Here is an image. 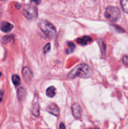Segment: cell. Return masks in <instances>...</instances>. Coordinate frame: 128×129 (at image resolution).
<instances>
[{"mask_svg":"<svg viewBox=\"0 0 128 129\" xmlns=\"http://www.w3.org/2000/svg\"><path fill=\"white\" fill-rule=\"evenodd\" d=\"M2 100H3V98H2V97L1 96H0V102H1V101H2Z\"/></svg>","mask_w":128,"mask_h":129,"instance_id":"obj_23","label":"cell"},{"mask_svg":"<svg viewBox=\"0 0 128 129\" xmlns=\"http://www.w3.org/2000/svg\"><path fill=\"white\" fill-rule=\"evenodd\" d=\"M60 129H66L65 125H64V123H62V122L60 123Z\"/></svg>","mask_w":128,"mask_h":129,"instance_id":"obj_21","label":"cell"},{"mask_svg":"<svg viewBox=\"0 0 128 129\" xmlns=\"http://www.w3.org/2000/svg\"><path fill=\"white\" fill-rule=\"evenodd\" d=\"M50 49H51V45L50 43H48L46 45L43 47V52L44 54H46L50 51Z\"/></svg>","mask_w":128,"mask_h":129,"instance_id":"obj_18","label":"cell"},{"mask_svg":"<svg viewBox=\"0 0 128 129\" xmlns=\"http://www.w3.org/2000/svg\"><path fill=\"white\" fill-rule=\"evenodd\" d=\"M12 81L13 83L15 86H18L21 84V80L20 78L18 75H13L12 76Z\"/></svg>","mask_w":128,"mask_h":129,"instance_id":"obj_14","label":"cell"},{"mask_svg":"<svg viewBox=\"0 0 128 129\" xmlns=\"http://www.w3.org/2000/svg\"><path fill=\"white\" fill-rule=\"evenodd\" d=\"M1 75H2V73H0V77L1 76Z\"/></svg>","mask_w":128,"mask_h":129,"instance_id":"obj_25","label":"cell"},{"mask_svg":"<svg viewBox=\"0 0 128 129\" xmlns=\"http://www.w3.org/2000/svg\"><path fill=\"white\" fill-rule=\"evenodd\" d=\"M120 5L123 11L128 14V0H120Z\"/></svg>","mask_w":128,"mask_h":129,"instance_id":"obj_13","label":"cell"},{"mask_svg":"<svg viewBox=\"0 0 128 129\" xmlns=\"http://www.w3.org/2000/svg\"><path fill=\"white\" fill-rule=\"evenodd\" d=\"M23 78H25V81L28 83L31 81V78H32V74H31V72L30 71V69H29L28 67H25V68L23 69Z\"/></svg>","mask_w":128,"mask_h":129,"instance_id":"obj_7","label":"cell"},{"mask_svg":"<svg viewBox=\"0 0 128 129\" xmlns=\"http://www.w3.org/2000/svg\"><path fill=\"white\" fill-rule=\"evenodd\" d=\"M68 47H69V49H67L66 53L67 54H70V53L73 52L74 50H75V45L74 43L72 42H69L68 43Z\"/></svg>","mask_w":128,"mask_h":129,"instance_id":"obj_16","label":"cell"},{"mask_svg":"<svg viewBox=\"0 0 128 129\" xmlns=\"http://www.w3.org/2000/svg\"><path fill=\"white\" fill-rule=\"evenodd\" d=\"M98 43H99V47L100 48V50H101L102 54L103 55H105V44H104V42H103V40L102 39L98 40Z\"/></svg>","mask_w":128,"mask_h":129,"instance_id":"obj_15","label":"cell"},{"mask_svg":"<svg viewBox=\"0 0 128 129\" xmlns=\"http://www.w3.org/2000/svg\"><path fill=\"white\" fill-rule=\"evenodd\" d=\"M122 62L124 65L127 66H128V56L124 55L122 57Z\"/></svg>","mask_w":128,"mask_h":129,"instance_id":"obj_20","label":"cell"},{"mask_svg":"<svg viewBox=\"0 0 128 129\" xmlns=\"http://www.w3.org/2000/svg\"><path fill=\"white\" fill-rule=\"evenodd\" d=\"M105 18L112 22L117 21L120 16V12L119 8L114 6H109L106 8L104 13Z\"/></svg>","mask_w":128,"mask_h":129,"instance_id":"obj_3","label":"cell"},{"mask_svg":"<svg viewBox=\"0 0 128 129\" xmlns=\"http://www.w3.org/2000/svg\"><path fill=\"white\" fill-rule=\"evenodd\" d=\"M92 41V39L89 36H84L77 39V42L82 45H85Z\"/></svg>","mask_w":128,"mask_h":129,"instance_id":"obj_9","label":"cell"},{"mask_svg":"<svg viewBox=\"0 0 128 129\" xmlns=\"http://www.w3.org/2000/svg\"><path fill=\"white\" fill-rule=\"evenodd\" d=\"M72 112L73 115L76 118H80L81 117L82 110L79 103H75L73 104L72 107Z\"/></svg>","mask_w":128,"mask_h":129,"instance_id":"obj_5","label":"cell"},{"mask_svg":"<svg viewBox=\"0 0 128 129\" xmlns=\"http://www.w3.org/2000/svg\"><path fill=\"white\" fill-rule=\"evenodd\" d=\"M32 1H33L34 2H35V3L37 4V5H39V4L40 3V1H41V0H32Z\"/></svg>","mask_w":128,"mask_h":129,"instance_id":"obj_22","label":"cell"},{"mask_svg":"<svg viewBox=\"0 0 128 129\" xmlns=\"http://www.w3.org/2000/svg\"><path fill=\"white\" fill-rule=\"evenodd\" d=\"M92 75V71L87 64H82L77 66L68 74V78L73 79L77 77L82 78H89Z\"/></svg>","mask_w":128,"mask_h":129,"instance_id":"obj_1","label":"cell"},{"mask_svg":"<svg viewBox=\"0 0 128 129\" xmlns=\"http://www.w3.org/2000/svg\"><path fill=\"white\" fill-rule=\"evenodd\" d=\"M39 27L48 38L53 39L55 37L56 35V28L51 23L46 20H43L39 23Z\"/></svg>","mask_w":128,"mask_h":129,"instance_id":"obj_2","label":"cell"},{"mask_svg":"<svg viewBox=\"0 0 128 129\" xmlns=\"http://www.w3.org/2000/svg\"><path fill=\"white\" fill-rule=\"evenodd\" d=\"M46 94L47 96L50 97V98H53V97L55 96V94H56V89H55V87L50 86L48 88H47Z\"/></svg>","mask_w":128,"mask_h":129,"instance_id":"obj_11","label":"cell"},{"mask_svg":"<svg viewBox=\"0 0 128 129\" xmlns=\"http://www.w3.org/2000/svg\"><path fill=\"white\" fill-rule=\"evenodd\" d=\"M32 113L36 117H39L40 115V106L38 104H35L33 106Z\"/></svg>","mask_w":128,"mask_h":129,"instance_id":"obj_12","label":"cell"},{"mask_svg":"<svg viewBox=\"0 0 128 129\" xmlns=\"http://www.w3.org/2000/svg\"><path fill=\"white\" fill-rule=\"evenodd\" d=\"M26 95V91L23 87L19 88L17 91V97L18 99L20 101H22L25 99V96Z\"/></svg>","mask_w":128,"mask_h":129,"instance_id":"obj_10","label":"cell"},{"mask_svg":"<svg viewBox=\"0 0 128 129\" xmlns=\"http://www.w3.org/2000/svg\"><path fill=\"white\" fill-rule=\"evenodd\" d=\"M13 28V25L6 21H3L1 23L0 25V29L2 31L5 33H8L11 31Z\"/></svg>","mask_w":128,"mask_h":129,"instance_id":"obj_6","label":"cell"},{"mask_svg":"<svg viewBox=\"0 0 128 129\" xmlns=\"http://www.w3.org/2000/svg\"><path fill=\"white\" fill-rule=\"evenodd\" d=\"M23 13L25 18L30 20H35L38 16L37 9L31 5H26L23 10Z\"/></svg>","mask_w":128,"mask_h":129,"instance_id":"obj_4","label":"cell"},{"mask_svg":"<svg viewBox=\"0 0 128 129\" xmlns=\"http://www.w3.org/2000/svg\"><path fill=\"white\" fill-rule=\"evenodd\" d=\"M90 129H99V128H90Z\"/></svg>","mask_w":128,"mask_h":129,"instance_id":"obj_24","label":"cell"},{"mask_svg":"<svg viewBox=\"0 0 128 129\" xmlns=\"http://www.w3.org/2000/svg\"><path fill=\"white\" fill-rule=\"evenodd\" d=\"M13 39V36L12 35H6V36L3 37L1 39V42L3 44H7V43L10 42L11 40Z\"/></svg>","mask_w":128,"mask_h":129,"instance_id":"obj_17","label":"cell"},{"mask_svg":"<svg viewBox=\"0 0 128 129\" xmlns=\"http://www.w3.org/2000/svg\"><path fill=\"white\" fill-rule=\"evenodd\" d=\"M112 26H113V27L115 28V30H116L117 31H118V32H119V33L125 32V30H124L122 28H121V27H120V26H117V25H113Z\"/></svg>","mask_w":128,"mask_h":129,"instance_id":"obj_19","label":"cell"},{"mask_svg":"<svg viewBox=\"0 0 128 129\" xmlns=\"http://www.w3.org/2000/svg\"><path fill=\"white\" fill-rule=\"evenodd\" d=\"M47 111L49 113L55 116H58L60 113V109L55 104H51L49 105L47 108Z\"/></svg>","mask_w":128,"mask_h":129,"instance_id":"obj_8","label":"cell"}]
</instances>
